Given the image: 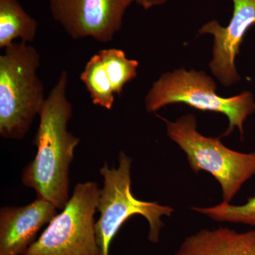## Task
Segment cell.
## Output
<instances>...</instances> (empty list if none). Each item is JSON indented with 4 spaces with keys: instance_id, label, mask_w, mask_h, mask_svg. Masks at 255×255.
<instances>
[{
    "instance_id": "obj_10",
    "label": "cell",
    "mask_w": 255,
    "mask_h": 255,
    "mask_svg": "<svg viewBox=\"0 0 255 255\" xmlns=\"http://www.w3.org/2000/svg\"><path fill=\"white\" fill-rule=\"evenodd\" d=\"M174 255H255V229L202 230L186 238Z\"/></svg>"
},
{
    "instance_id": "obj_13",
    "label": "cell",
    "mask_w": 255,
    "mask_h": 255,
    "mask_svg": "<svg viewBox=\"0 0 255 255\" xmlns=\"http://www.w3.org/2000/svg\"><path fill=\"white\" fill-rule=\"evenodd\" d=\"M97 53L102 58L114 94L122 95L124 86L136 78L138 61L128 59L124 50L117 48L101 50Z\"/></svg>"
},
{
    "instance_id": "obj_9",
    "label": "cell",
    "mask_w": 255,
    "mask_h": 255,
    "mask_svg": "<svg viewBox=\"0 0 255 255\" xmlns=\"http://www.w3.org/2000/svg\"><path fill=\"white\" fill-rule=\"evenodd\" d=\"M57 209L38 198L28 205L1 208L0 255H22L36 241L40 230L58 214Z\"/></svg>"
},
{
    "instance_id": "obj_5",
    "label": "cell",
    "mask_w": 255,
    "mask_h": 255,
    "mask_svg": "<svg viewBox=\"0 0 255 255\" xmlns=\"http://www.w3.org/2000/svg\"><path fill=\"white\" fill-rule=\"evenodd\" d=\"M118 168H110L105 162L100 173L103 177L97 211L100 216L95 223L96 237L100 255H109L110 248L119 230L129 218L140 215L149 223L148 239L158 243L159 233L164 226L162 216H170L174 209L155 202L139 200L130 191L132 159L122 151Z\"/></svg>"
},
{
    "instance_id": "obj_15",
    "label": "cell",
    "mask_w": 255,
    "mask_h": 255,
    "mask_svg": "<svg viewBox=\"0 0 255 255\" xmlns=\"http://www.w3.org/2000/svg\"><path fill=\"white\" fill-rule=\"evenodd\" d=\"M144 9H148L153 6H159L167 2L168 0H133Z\"/></svg>"
},
{
    "instance_id": "obj_4",
    "label": "cell",
    "mask_w": 255,
    "mask_h": 255,
    "mask_svg": "<svg viewBox=\"0 0 255 255\" xmlns=\"http://www.w3.org/2000/svg\"><path fill=\"white\" fill-rule=\"evenodd\" d=\"M157 116L165 122L171 140L185 152L191 169L196 173L209 172L220 183L225 202H231L244 183L255 175V152L242 153L228 148L219 137L202 135L194 114L174 122Z\"/></svg>"
},
{
    "instance_id": "obj_3",
    "label": "cell",
    "mask_w": 255,
    "mask_h": 255,
    "mask_svg": "<svg viewBox=\"0 0 255 255\" xmlns=\"http://www.w3.org/2000/svg\"><path fill=\"white\" fill-rule=\"evenodd\" d=\"M217 85L204 71L177 69L162 74L145 96L147 113H155L165 106L182 103L196 110L224 114L229 124L226 132L220 136L228 137L235 128L239 130L242 140L244 137L243 124L255 111L254 97L244 92L232 97H221L216 93Z\"/></svg>"
},
{
    "instance_id": "obj_2",
    "label": "cell",
    "mask_w": 255,
    "mask_h": 255,
    "mask_svg": "<svg viewBox=\"0 0 255 255\" xmlns=\"http://www.w3.org/2000/svg\"><path fill=\"white\" fill-rule=\"evenodd\" d=\"M26 42L14 43L0 55V136L21 140L41 113L46 98L37 75L39 53Z\"/></svg>"
},
{
    "instance_id": "obj_6",
    "label": "cell",
    "mask_w": 255,
    "mask_h": 255,
    "mask_svg": "<svg viewBox=\"0 0 255 255\" xmlns=\"http://www.w3.org/2000/svg\"><path fill=\"white\" fill-rule=\"evenodd\" d=\"M97 183H78L65 208L22 255H100L95 215L100 195Z\"/></svg>"
},
{
    "instance_id": "obj_1",
    "label": "cell",
    "mask_w": 255,
    "mask_h": 255,
    "mask_svg": "<svg viewBox=\"0 0 255 255\" xmlns=\"http://www.w3.org/2000/svg\"><path fill=\"white\" fill-rule=\"evenodd\" d=\"M68 83V74L63 70L39 114L33 141L36 156L21 175L23 185L34 189L36 198L49 201L60 211L70 199V164L80 142L68 130L73 116V105L67 97Z\"/></svg>"
},
{
    "instance_id": "obj_12",
    "label": "cell",
    "mask_w": 255,
    "mask_h": 255,
    "mask_svg": "<svg viewBox=\"0 0 255 255\" xmlns=\"http://www.w3.org/2000/svg\"><path fill=\"white\" fill-rule=\"evenodd\" d=\"M80 80L86 87L94 105L112 110L115 94L98 53L87 61L80 75Z\"/></svg>"
},
{
    "instance_id": "obj_7",
    "label": "cell",
    "mask_w": 255,
    "mask_h": 255,
    "mask_svg": "<svg viewBox=\"0 0 255 255\" xmlns=\"http://www.w3.org/2000/svg\"><path fill=\"white\" fill-rule=\"evenodd\" d=\"M133 0H50L53 18L73 39L94 38L107 43L122 28Z\"/></svg>"
},
{
    "instance_id": "obj_8",
    "label": "cell",
    "mask_w": 255,
    "mask_h": 255,
    "mask_svg": "<svg viewBox=\"0 0 255 255\" xmlns=\"http://www.w3.org/2000/svg\"><path fill=\"white\" fill-rule=\"evenodd\" d=\"M233 1V16L228 26L223 27L216 20H212L199 31V34L214 36L209 67L215 78L225 87L232 86L241 80L235 62L245 35L255 24V0Z\"/></svg>"
},
{
    "instance_id": "obj_11",
    "label": "cell",
    "mask_w": 255,
    "mask_h": 255,
    "mask_svg": "<svg viewBox=\"0 0 255 255\" xmlns=\"http://www.w3.org/2000/svg\"><path fill=\"white\" fill-rule=\"evenodd\" d=\"M37 29L38 23L17 0H0V48H7L17 38L32 43Z\"/></svg>"
},
{
    "instance_id": "obj_14",
    "label": "cell",
    "mask_w": 255,
    "mask_h": 255,
    "mask_svg": "<svg viewBox=\"0 0 255 255\" xmlns=\"http://www.w3.org/2000/svg\"><path fill=\"white\" fill-rule=\"evenodd\" d=\"M191 210L219 222L242 223L255 227V195L243 205H231L223 201L213 207H195Z\"/></svg>"
}]
</instances>
